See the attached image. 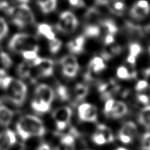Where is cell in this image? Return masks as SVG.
I'll use <instances>...</instances> for the list:
<instances>
[{
	"instance_id": "1",
	"label": "cell",
	"mask_w": 150,
	"mask_h": 150,
	"mask_svg": "<svg viewBox=\"0 0 150 150\" xmlns=\"http://www.w3.org/2000/svg\"><path fill=\"white\" fill-rule=\"evenodd\" d=\"M18 133L23 140L31 137H41L45 133V127L40 119L34 115L21 117L16 124Z\"/></svg>"
},
{
	"instance_id": "2",
	"label": "cell",
	"mask_w": 150,
	"mask_h": 150,
	"mask_svg": "<svg viewBox=\"0 0 150 150\" xmlns=\"http://www.w3.org/2000/svg\"><path fill=\"white\" fill-rule=\"evenodd\" d=\"M0 86L5 89L7 98L14 105L21 106L24 103L27 94V86L22 81L5 76L1 78Z\"/></svg>"
},
{
	"instance_id": "3",
	"label": "cell",
	"mask_w": 150,
	"mask_h": 150,
	"mask_svg": "<svg viewBox=\"0 0 150 150\" xmlns=\"http://www.w3.org/2000/svg\"><path fill=\"white\" fill-rule=\"evenodd\" d=\"M54 98L52 88L48 84L38 85L35 90V97L32 102V108L38 114H45L51 109Z\"/></svg>"
},
{
	"instance_id": "4",
	"label": "cell",
	"mask_w": 150,
	"mask_h": 150,
	"mask_svg": "<svg viewBox=\"0 0 150 150\" xmlns=\"http://www.w3.org/2000/svg\"><path fill=\"white\" fill-rule=\"evenodd\" d=\"M7 13L11 17L13 23L19 28H23L35 22V16L30 7L26 4H21L16 7H7Z\"/></svg>"
},
{
	"instance_id": "5",
	"label": "cell",
	"mask_w": 150,
	"mask_h": 150,
	"mask_svg": "<svg viewBox=\"0 0 150 150\" xmlns=\"http://www.w3.org/2000/svg\"><path fill=\"white\" fill-rule=\"evenodd\" d=\"M8 47L11 51L21 54L26 51H39V46L35 37L25 33L15 35L10 39Z\"/></svg>"
},
{
	"instance_id": "6",
	"label": "cell",
	"mask_w": 150,
	"mask_h": 150,
	"mask_svg": "<svg viewBox=\"0 0 150 150\" xmlns=\"http://www.w3.org/2000/svg\"><path fill=\"white\" fill-rule=\"evenodd\" d=\"M79 21L76 16L72 12L65 11L60 15L56 28L62 33H71L76 30Z\"/></svg>"
},
{
	"instance_id": "7",
	"label": "cell",
	"mask_w": 150,
	"mask_h": 150,
	"mask_svg": "<svg viewBox=\"0 0 150 150\" xmlns=\"http://www.w3.org/2000/svg\"><path fill=\"white\" fill-rule=\"evenodd\" d=\"M72 109L68 106H61L54 110L52 117L59 131H63L68 126L72 117Z\"/></svg>"
},
{
	"instance_id": "8",
	"label": "cell",
	"mask_w": 150,
	"mask_h": 150,
	"mask_svg": "<svg viewBox=\"0 0 150 150\" xmlns=\"http://www.w3.org/2000/svg\"><path fill=\"white\" fill-rule=\"evenodd\" d=\"M31 65L38 70L39 77H49L54 73V61L51 59L40 58L38 57L32 61L29 62Z\"/></svg>"
},
{
	"instance_id": "9",
	"label": "cell",
	"mask_w": 150,
	"mask_h": 150,
	"mask_svg": "<svg viewBox=\"0 0 150 150\" xmlns=\"http://www.w3.org/2000/svg\"><path fill=\"white\" fill-rule=\"evenodd\" d=\"M60 64L64 76L70 79L76 77L79 70V64L77 59L74 56H64L60 59Z\"/></svg>"
},
{
	"instance_id": "10",
	"label": "cell",
	"mask_w": 150,
	"mask_h": 150,
	"mask_svg": "<svg viewBox=\"0 0 150 150\" xmlns=\"http://www.w3.org/2000/svg\"><path fill=\"white\" fill-rule=\"evenodd\" d=\"M78 111L79 117L81 121L94 122L98 120V109L92 104L87 103L81 104L78 108Z\"/></svg>"
},
{
	"instance_id": "11",
	"label": "cell",
	"mask_w": 150,
	"mask_h": 150,
	"mask_svg": "<svg viewBox=\"0 0 150 150\" xmlns=\"http://www.w3.org/2000/svg\"><path fill=\"white\" fill-rule=\"evenodd\" d=\"M137 130V126L133 122H127L122 126L119 131V139L125 144H130L136 136Z\"/></svg>"
},
{
	"instance_id": "12",
	"label": "cell",
	"mask_w": 150,
	"mask_h": 150,
	"mask_svg": "<svg viewBox=\"0 0 150 150\" xmlns=\"http://www.w3.org/2000/svg\"><path fill=\"white\" fill-rule=\"evenodd\" d=\"M150 7L149 2L146 0H140L132 7L130 15L136 19H143L148 16Z\"/></svg>"
},
{
	"instance_id": "13",
	"label": "cell",
	"mask_w": 150,
	"mask_h": 150,
	"mask_svg": "<svg viewBox=\"0 0 150 150\" xmlns=\"http://www.w3.org/2000/svg\"><path fill=\"white\" fill-rule=\"evenodd\" d=\"M16 143V136L10 130L0 133V150H9Z\"/></svg>"
},
{
	"instance_id": "14",
	"label": "cell",
	"mask_w": 150,
	"mask_h": 150,
	"mask_svg": "<svg viewBox=\"0 0 150 150\" xmlns=\"http://www.w3.org/2000/svg\"><path fill=\"white\" fill-rule=\"evenodd\" d=\"M101 93L102 98L105 100L111 98V96L119 90V86L114 81H110L108 83H103L99 86L98 89Z\"/></svg>"
},
{
	"instance_id": "15",
	"label": "cell",
	"mask_w": 150,
	"mask_h": 150,
	"mask_svg": "<svg viewBox=\"0 0 150 150\" xmlns=\"http://www.w3.org/2000/svg\"><path fill=\"white\" fill-rule=\"evenodd\" d=\"M127 106L122 101H115L112 109L107 116L114 119H120L126 115L127 113Z\"/></svg>"
},
{
	"instance_id": "16",
	"label": "cell",
	"mask_w": 150,
	"mask_h": 150,
	"mask_svg": "<svg viewBox=\"0 0 150 150\" xmlns=\"http://www.w3.org/2000/svg\"><path fill=\"white\" fill-rule=\"evenodd\" d=\"M85 45V38L82 35L78 36L67 43V48L73 54H80L83 51Z\"/></svg>"
},
{
	"instance_id": "17",
	"label": "cell",
	"mask_w": 150,
	"mask_h": 150,
	"mask_svg": "<svg viewBox=\"0 0 150 150\" xmlns=\"http://www.w3.org/2000/svg\"><path fill=\"white\" fill-rule=\"evenodd\" d=\"M13 117V111L4 105H0V125L7 126Z\"/></svg>"
},
{
	"instance_id": "18",
	"label": "cell",
	"mask_w": 150,
	"mask_h": 150,
	"mask_svg": "<svg viewBox=\"0 0 150 150\" xmlns=\"http://www.w3.org/2000/svg\"><path fill=\"white\" fill-rule=\"evenodd\" d=\"M129 50H130V54H129L128 57L127 59V62L131 64H135L136 58L142 51V46L139 43L133 42V43H131L130 45Z\"/></svg>"
},
{
	"instance_id": "19",
	"label": "cell",
	"mask_w": 150,
	"mask_h": 150,
	"mask_svg": "<svg viewBox=\"0 0 150 150\" xmlns=\"http://www.w3.org/2000/svg\"><path fill=\"white\" fill-rule=\"evenodd\" d=\"M89 67L93 73H98L105 70L106 65L101 57H95L89 62Z\"/></svg>"
},
{
	"instance_id": "20",
	"label": "cell",
	"mask_w": 150,
	"mask_h": 150,
	"mask_svg": "<svg viewBox=\"0 0 150 150\" xmlns=\"http://www.w3.org/2000/svg\"><path fill=\"white\" fill-rule=\"evenodd\" d=\"M75 98L77 101H81L86 97L89 93V88L86 84L82 83H77L74 87Z\"/></svg>"
},
{
	"instance_id": "21",
	"label": "cell",
	"mask_w": 150,
	"mask_h": 150,
	"mask_svg": "<svg viewBox=\"0 0 150 150\" xmlns=\"http://www.w3.org/2000/svg\"><path fill=\"white\" fill-rule=\"evenodd\" d=\"M18 74L22 79H28L32 76V66L29 63V62L26 61V62H23L19 64L17 69Z\"/></svg>"
},
{
	"instance_id": "22",
	"label": "cell",
	"mask_w": 150,
	"mask_h": 150,
	"mask_svg": "<svg viewBox=\"0 0 150 150\" xmlns=\"http://www.w3.org/2000/svg\"><path fill=\"white\" fill-rule=\"evenodd\" d=\"M38 31L40 35H42V36H44L49 40L56 38L55 34L53 32L51 26L47 23H41V24L38 25Z\"/></svg>"
},
{
	"instance_id": "23",
	"label": "cell",
	"mask_w": 150,
	"mask_h": 150,
	"mask_svg": "<svg viewBox=\"0 0 150 150\" xmlns=\"http://www.w3.org/2000/svg\"><path fill=\"white\" fill-rule=\"evenodd\" d=\"M139 121L146 128H150V105L144 107L141 111L139 116Z\"/></svg>"
},
{
	"instance_id": "24",
	"label": "cell",
	"mask_w": 150,
	"mask_h": 150,
	"mask_svg": "<svg viewBox=\"0 0 150 150\" xmlns=\"http://www.w3.org/2000/svg\"><path fill=\"white\" fill-rule=\"evenodd\" d=\"M109 48L108 50H104V51L103 52V57L105 59H110L112 57L116 55H118L122 51V48L120 45H114V44H111V45H108Z\"/></svg>"
},
{
	"instance_id": "25",
	"label": "cell",
	"mask_w": 150,
	"mask_h": 150,
	"mask_svg": "<svg viewBox=\"0 0 150 150\" xmlns=\"http://www.w3.org/2000/svg\"><path fill=\"white\" fill-rule=\"evenodd\" d=\"M97 130L100 132L103 135L105 140H106L107 144L111 143V142H114V136L113 135L112 131H111V129L107 125H99L98 126V130Z\"/></svg>"
},
{
	"instance_id": "26",
	"label": "cell",
	"mask_w": 150,
	"mask_h": 150,
	"mask_svg": "<svg viewBox=\"0 0 150 150\" xmlns=\"http://www.w3.org/2000/svg\"><path fill=\"white\" fill-rule=\"evenodd\" d=\"M117 76L120 79L127 80V79H133L136 76V73H131L128 70V69L125 66H120L117 70Z\"/></svg>"
},
{
	"instance_id": "27",
	"label": "cell",
	"mask_w": 150,
	"mask_h": 150,
	"mask_svg": "<svg viewBox=\"0 0 150 150\" xmlns=\"http://www.w3.org/2000/svg\"><path fill=\"white\" fill-rule=\"evenodd\" d=\"M84 34L88 38H98L100 34V28L95 24H88L85 27Z\"/></svg>"
},
{
	"instance_id": "28",
	"label": "cell",
	"mask_w": 150,
	"mask_h": 150,
	"mask_svg": "<svg viewBox=\"0 0 150 150\" xmlns=\"http://www.w3.org/2000/svg\"><path fill=\"white\" fill-rule=\"evenodd\" d=\"M13 64V60L10 56L4 52L0 53V69H9Z\"/></svg>"
},
{
	"instance_id": "29",
	"label": "cell",
	"mask_w": 150,
	"mask_h": 150,
	"mask_svg": "<svg viewBox=\"0 0 150 150\" xmlns=\"http://www.w3.org/2000/svg\"><path fill=\"white\" fill-rule=\"evenodd\" d=\"M57 5V0H47L46 1L39 6L40 7L42 13L47 14V13H51L56 9Z\"/></svg>"
},
{
	"instance_id": "30",
	"label": "cell",
	"mask_w": 150,
	"mask_h": 150,
	"mask_svg": "<svg viewBox=\"0 0 150 150\" xmlns=\"http://www.w3.org/2000/svg\"><path fill=\"white\" fill-rule=\"evenodd\" d=\"M102 26L106 29L107 34L115 35L117 32V26L112 20H105L102 23Z\"/></svg>"
},
{
	"instance_id": "31",
	"label": "cell",
	"mask_w": 150,
	"mask_h": 150,
	"mask_svg": "<svg viewBox=\"0 0 150 150\" xmlns=\"http://www.w3.org/2000/svg\"><path fill=\"white\" fill-rule=\"evenodd\" d=\"M62 45V41L57 38H55L54 39L51 40L49 41V50L51 54H55L57 52H59L60 48H61Z\"/></svg>"
},
{
	"instance_id": "32",
	"label": "cell",
	"mask_w": 150,
	"mask_h": 150,
	"mask_svg": "<svg viewBox=\"0 0 150 150\" xmlns=\"http://www.w3.org/2000/svg\"><path fill=\"white\" fill-rule=\"evenodd\" d=\"M92 142H93L96 145H98V146H102V145L106 144H107V142L106 140H105L103 135L100 132L98 131V130H97L96 133L92 136Z\"/></svg>"
},
{
	"instance_id": "33",
	"label": "cell",
	"mask_w": 150,
	"mask_h": 150,
	"mask_svg": "<svg viewBox=\"0 0 150 150\" xmlns=\"http://www.w3.org/2000/svg\"><path fill=\"white\" fill-rule=\"evenodd\" d=\"M111 9L114 13H117V14H120V13H122L124 11L125 9V6L124 2H122V1H115L111 4Z\"/></svg>"
},
{
	"instance_id": "34",
	"label": "cell",
	"mask_w": 150,
	"mask_h": 150,
	"mask_svg": "<svg viewBox=\"0 0 150 150\" xmlns=\"http://www.w3.org/2000/svg\"><path fill=\"white\" fill-rule=\"evenodd\" d=\"M57 94L62 100H67L69 99V92L67 87L63 85H59L57 87Z\"/></svg>"
},
{
	"instance_id": "35",
	"label": "cell",
	"mask_w": 150,
	"mask_h": 150,
	"mask_svg": "<svg viewBox=\"0 0 150 150\" xmlns=\"http://www.w3.org/2000/svg\"><path fill=\"white\" fill-rule=\"evenodd\" d=\"M74 143L75 139L73 136V135H65L61 139V144L66 146H69V147H73L74 146Z\"/></svg>"
},
{
	"instance_id": "36",
	"label": "cell",
	"mask_w": 150,
	"mask_h": 150,
	"mask_svg": "<svg viewBox=\"0 0 150 150\" xmlns=\"http://www.w3.org/2000/svg\"><path fill=\"white\" fill-rule=\"evenodd\" d=\"M8 33V25L3 18H0V41Z\"/></svg>"
},
{
	"instance_id": "37",
	"label": "cell",
	"mask_w": 150,
	"mask_h": 150,
	"mask_svg": "<svg viewBox=\"0 0 150 150\" xmlns=\"http://www.w3.org/2000/svg\"><path fill=\"white\" fill-rule=\"evenodd\" d=\"M38 51H34V50H31V51H26L21 54L22 57L28 62H30L36 59L38 57Z\"/></svg>"
},
{
	"instance_id": "38",
	"label": "cell",
	"mask_w": 150,
	"mask_h": 150,
	"mask_svg": "<svg viewBox=\"0 0 150 150\" xmlns=\"http://www.w3.org/2000/svg\"><path fill=\"white\" fill-rule=\"evenodd\" d=\"M142 150H150V133H146L142 137Z\"/></svg>"
},
{
	"instance_id": "39",
	"label": "cell",
	"mask_w": 150,
	"mask_h": 150,
	"mask_svg": "<svg viewBox=\"0 0 150 150\" xmlns=\"http://www.w3.org/2000/svg\"><path fill=\"white\" fill-rule=\"evenodd\" d=\"M114 103H115V100H114V99H112V98H110V99L106 100V102H105V105H104V109H103L105 114L108 115V114H109L110 111H111V109H112L113 106H114Z\"/></svg>"
},
{
	"instance_id": "40",
	"label": "cell",
	"mask_w": 150,
	"mask_h": 150,
	"mask_svg": "<svg viewBox=\"0 0 150 150\" xmlns=\"http://www.w3.org/2000/svg\"><path fill=\"white\" fill-rule=\"evenodd\" d=\"M148 86H149V83L146 81L141 80L136 83V89L138 92H144Z\"/></svg>"
},
{
	"instance_id": "41",
	"label": "cell",
	"mask_w": 150,
	"mask_h": 150,
	"mask_svg": "<svg viewBox=\"0 0 150 150\" xmlns=\"http://www.w3.org/2000/svg\"><path fill=\"white\" fill-rule=\"evenodd\" d=\"M104 42L105 45H110L111 44H114V35L111 34H107L104 39Z\"/></svg>"
},
{
	"instance_id": "42",
	"label": "cell",
	"mask_w": 150,
	"mask_h": 150,
	"mask_svg": "<svg viewBox=\"0 0 150 150\" xmlns=\"http://www.w3.org/2000/svg\"><path fill=\"white\" fill-rule=\"evenodd\" d=\"M138 100L143 104H148L149 103V97L144 94H140L138 95Z\"/></svg>"
},
{
	"instance_id": "43",
	"label": "cell",
	"mask_w": 150,
	"mask_h": 150,
	"mask_svg": "<svg viewBox=\"0 0 150 150\" xmlns=\"http://www.w3.org/2000/svg\"><path fill=\"white\" fill-rule=\"evenodd\" d=\"M69 3L73 7H82L83 6V0H69Z\"/></svg>"
},
{
	"instance_id": "44",
	"label": "cell",
	"mask_w": 150,
	"mask_h": 150,
	"mask_svg": "<svg viewBox=\"0 0 150 150\" xmlns=\"http://www.w3.org/2000/svg\"><path fill=\"white\" fill-rule=\"evenodd\" d=\"M36 150H51V148L47 144H42L40 145Z\"/></svg>"
},
{
	"instance_id": "45",
	"label": "cell",
	"mask_w": 150,
	"mask_h": 150,
	"mask_svg": "<svg viewBox=\"0 0 150 150\" xmlns=\"http://www.w3.org/2000/svg\"><path fill=\"white\" fill-rule=\"evenodd\" d=\"M99 4H108L110 0H96Z\"/></svg>"
},
{
	"instance_id": "46",
	"label": "cell",
	"mask_w": 150,
	"mask_h": 150,
	"mask_svg": "<svg viewBox=\"0 0 150 150\" xmlns=\"http://www.w3.org/2000/svg\"><path fill=\"white\" fill-rule=\"evenodd\" d=\"M116 150H127V149H125V148H123V147H119V148H117Z\"/></svg>"
},
{
	"instance_id": "47",
	"label": "cell",
	"mask_w": 150,
	"mask_h": 150,
	"mask_svg": "<svg viewBox=\"0 0 150 150\" xmlns=\"http://www.w3.org/2000/svg\"><path fill=\"white\" fill-rule=\"evenodd\" d=\"M149 51H150V47H149Z\"/></svg>"
}]
</instances>
